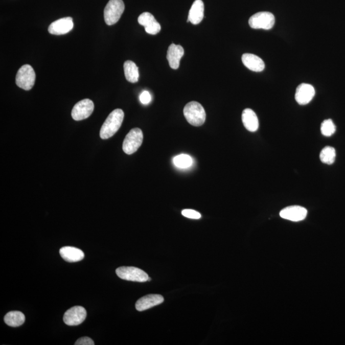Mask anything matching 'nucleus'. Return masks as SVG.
<instances>
[{
    "label": "nucleus",
    "mask_w": 345,
    "mask_h": 345,
    "mask_svg": "<svg viewBox=\"0 0 345 345\" xmlns=\"http://www.w3.org/2000/svg\"><path fill=\"white\" fill-rule=\"evenodd\" d=\"M73 18L66 17L55 20L48 28V32L52 35H61L66 34L73 29Z\"/></svg>",
    "instance_id": "10"
},
{
    "label": "nucleus",
    "mask_w": 345,
    "mask_h": 345,
    "mask_svg": "<svg viewBox=\"0 0 345 345\" xmlns=\"http://www.w3.org/2000/svg\"><path fill=\"white\" fill-rule=\"evenodd\" d=\"M60 254L64 260L70 263L79 262L84 258L83 250L74 247L66 246L61 248Z\"/></svg>",
    "instance_id": "18"
},
{
    "label": "nucleus",
    "mask_w": 345,
    "mask_h": 345,
    "mask_svg": "<svg viewBox=\"0 0 345 345\" xmlns=\"http://www.w3.org/2000/svg\"><path fill=\"white\" fill-rule=\"evenodd\" d=\"M315 90L311 84L302 83L296 88L295 98L297 103L300 105H306L309 103L313 99Z\"/></svg>",
    "instance_id": "13"
},
{
    "label": "nucleus",
    "mask_w": 345,
    "mask_h": 345,
    "mask_svg": "<svg viewBox=\"0 0 345 345\" xmlns=\"http://www.w3.org/2000/svg\"><path fill=\"white\" fill-rule=\"evenodd\" d=\"M163 302L164 298L162 295L150 294V295H146L140 298L135 303V309L137 311H143L155 306L159 305Z\"/></svg>",
    "instance_id": "14"
},
{
    "label": "nucleus",
    "mask_w": 345,
    "mask_h": 345,
    "mask_svg": "<svg viewBox=\"0 0 345 345\" xmlns=\"http://www.w3.org/2000/svg\"><path fill=\"white\" fill-rule=\"evenodd\" d=\"M242 120L245 129L250 132L257 131L259 127L257 115L252 109H244L242 112Z\"/></svg>",
    "instance_id": "19"
},
{
    "label": "nucleus",
    "mask_w": 345,
    "mask_h": 345,
    "mask_svg": "<svg viewBox=\"0 0 345 345\" xmlns=\"http://www.w3.org/2000/svg\"><path fill=\"white\" fill-rule=\"evenodd\" d=\"M125 10L123 0H109L104 9V20L109 26L113 25L119 21Z\"/></svg>",
    "instance_id": "3"
},
{
    "label": "nucleus",
    "mask_w": 345,
    "mask_h": 345,
    "mask_svg": "<svg viewBox=\"0 0 345 345\" xmlns=\"http://www.w3.org/2000/svg\"><path fill=\"white\" fill-rule=\"evenodd\" d=\"M124 73L125 78L130 83H137L139 80V70L134 62L132 61L127 60L125 61L124 65Z\"/></svg>",
    "instance_id": "20"
},
{
    "label": "nucleus",
    "mask_w": 345,
    "mask_h": 345,
    "mask_svg": "<svg viewBox=\"0 0 345 345\" xmlns=\"http://www.w3.org/2000/svg\"><path fill=\"white\" fill-rule=\"evenodd\" d=\"M182 216L189 219H199L201 218V214L198 212L191 209H185L181 211Z\"/></svg>",
    "instance_id": "25"
},
{
    "label": "nucleus",
    "mask_w": 345,
    "mask_h": 345,
    "mask_svg": "<svg viewBox=\"0 0 345 345\" xmlns=\"http://www.w3.org/2000/svg\"><path fill=\"white\" fill-rule=\"evenodd\" d=\"M4 321L10 327H19L25 323V316L20 311H10L5 316Z\"/></svg>",
    "instance_id": "21"
},
{
    "label": "nucleus",
    "mask_w": 345,
    "mask_h": 345,
    "mask_svg": "<svg viewBox=\"0 0 345 345\" xmlns=\"http://www.w3.org/2000/svg\"><path fill=\"white\" fill-rule=\"evenodd\" d=\"M193 158L191 156L187 154L178 155L173 158L174 165L178 168H188L193 165Z\"/></svg>",
    "instance_id": "23"
},
{
    "label": "nucleus",
    "mask_w": 345,
    "mask_h": 345,
    "mask_svg": "<svg viewBox=\"0 0 345 345\" xmlns=\"http://www.w3.org/2000/svg\"><path fill=\"white\" fill-rule=\"evenodd\" d=\"M336 153L333 147H326L321 151L319 158L322 163L332 165L336 159Z\"/></svg>",
    "instance_id": "22"
},
{
    "label": "nucleus",
    "mask_w": 345,
    "mask_h": 345,
    "mask_svg": "<svg viewBox=\"0 0 345 345\" xmlns=\"http://www.w3.org/2000/svg\"><path fill=\"white\" fill-rule=\"evenodd\" d=\"M139 24L145 27V32L150 35H156L160 32L161 27L154 16L149 12H143L138 17Z\"/></svg>",
    "instance_id": "12"
},
{
    "label": "nucleus",
    "mask_w": 345,
    "mask_h": 345,
    "mask_svg": "<svg viewBox=\"0 0 345 345\" xmlns=\"http://www.w3.org/2000/svg\"><path fill=\"white\" fill-rule=\"evenodd\" d=\"M124 112L122 109L113 110L107 117L100 131V136L103 140L109 139L116 134L124 120Z\"/></svg>",
    "instance_id": "1"
},
{
    "label": "nucleus",
    "mask_w": 345,
    "mask_h": 345,
    "mask_svg": "<svg viewBox=\"0 0 345 345\" xmlns=\"http://www.w3.org/2000/svg\"><path fill=\"white\" fill-rule=\"evenodd\" d=\"M204 17V4L202 0H195L189 10L188 22L198 25Z\"/></svg>",
    "instance_id": "17"
},
{
    "label": "nucleus",
    "mask_w": 345,
    "mask_h": 345,
    "mask_svg": "<svg viewBox=\"0 0 345 345\" xmlns=\"http://www.w3.org/2000/svg\"><path fill=\"white\" fill-rule=\"evenodd\" d=\"M184 55V50L182 46L171 43L169 46L167 52V60L170 67L173 69H178L180 66L181 58Z\"/></svg>",
    "instance_id": "15"
},
{
    "label": "nucleus",
    "mask_w": 345,
    "mask_h": 345,
    "mask_svg": "<svg viewBox=\"0 0 345 345\" xmlns=\"http://www.w3.org/2000/svg\"><path fill=\"white\" fill-rule=\"evenodd\" d=\"M308 211L301 206H290L286 207L280 212V216L289 221L298 222L306 218Z\"/></svg>",
    "instance_id": "11"
},
{
    "label": "nucleus",
    "mask_w": 345,
    "mask_h": 345,
    "mask_svg": "<svg viewBox=\"0 0 345 345\" xmlns=\"http://www.w3.org/2000/svg\"><path fill=\"white\" fill-rule=\"evenodd\" d=\"M242 61L243 64L250 71L259 73L264 70V61L262 58L253 54H244L242 56Z\"/></svg>",
    "instance_id": "16"
},
{
    "label": "nucleus",
    "mask_w": 345,
    "mask_h": 345,
    "mask_svg": "<svg viewBox=\"0 0 345 345\" xmlns=\"http://www.w3.org/2000/svg\"><path fill=\"white\" fill-rule=\"evenodd\" d=\"M151 280H152V279H151L150 278H148V281H150Z\"/></svg>",
    "instance_id": "28"
},
{
    "label": "nucleus",
    "mask_w": 345,
    "mask_h": 345,
    "mask_svg": "<svg viewBox=\"0 0 345 345\" xmlns=\"http://www.w3.org/2000/svg\"><path fill=\"white\" fill-rule=\"evenodd\" d=\"M140 102L143 104L147 105L150 103L152 101V97L148 91H143L140 96Z\"/></svg>",
    "instance_id": "26"
},
{
    "label": "nucleus",
    "mask_w": 345,
    "mask_h": 345,
    "mask_svg": "<svg viewBox=\"0 0 345 345\" xmlns=\"http://www.w3.org/2000/svg\"><path fill=\"white\" fill-rule=\"evenodd\" d=\"M118 276L122 280L144 283L148 281V275L140 268L134 267H121L116 270Z\"/></svg>",
    "instance_id": "7"
},
{
    "label": "nucleus",
    "mask_w": 345,
    "mask_h": 345,
    "mask_svg": "<svg viewBox=\"0 0 345 345\" xmlns=\"http://www.w3.org/2000/svg\"><path fill=\"white\" fill-rule=\"evenodd\" d=\"M336 125L331 119L324 120L321 125V134L325 136L329 137L336 132Z\"/></svg>",
    "instance_id": "24"
},
{
    "label": "nucleus",
    "mask_w": 345,
    "mask_h": 345,
    "mask_svg": "<svg viewBox=\"0 0 345 345\" xmlns=\"http://www.w3.org/2000/svg\"><path fill=\"white\" fill-rule=\"evenodd\" d=\"M183 114L187 121L193 126H201L205 122V111L198 102L192 101L187 104L184 107Z\"/></svg>",
    "instance_id": "2"
},
{
    "label": "nucleus",
    "mask_w": 345,
    "mask_h": 345,
    "mask_svg": "<svg viewBox=\"0 0 345 345\" xmlns=\"http://www.w3.org/2000/svg\"><path fill=\"white\" fill-rule=\"evenodd\" d=\"M86 311L83 307L77 306L69 309L63 316V321L69 326H79L85 320Z\"/></svg>",
    "instance_id": "9"
},
{
    "label": "nucleus",
    "mask_w": 345,
    "mask_h": 345,
    "mask_svg": "<svg viewBox=\"0 0 345 345\" xmlns=\"http://www.w3.org/2000/svg\"><path fill=\"white\" fill-rule=\"evenodd\" d=\"M143 139V132L139 128H134L130 130L123 143V150L126 154H132L136 152L142 145Z\"/></svg>",
    "instance_id": "5"
},
{
    "label": "nucleus",
    "mask_w": 345,
    "mask_h": 345,
    "mask_svg": "<svg viewBox=\"0 0 345 345\" xmlns=\"http://www.w3.org/2000/svg\"><path fill=\"white\" fill-rule=\"evenodd\" d=\"M275 24V17L272 13L260 12L249 19V25L253 29L270 30Z\"/></svg>",
    "instance_id": "6"
},
{
    "label": "nucleus",
    "mask_w": 345,
    "mask_h": 345,
    "mask_svg": "<svg viewBox=\"0 0 345 345\" xmlns=\"http://www.w3.org/2000/svg\"><path fill=\"white\" fill-rule=\"evenodd\" d=\"M94 109V104L91 100H82L74 106L72 110V117L76 121H80L87 119L91 114Z\"/></svg>",
    "instance_id": "8"
},
{
    "label": "nucleus",
    "mask_w": 345,
    "mask_h": 345,
    "mask_svg": "<svg viewBox=\"0 0 345 345\" xmlns=\"http://www.w3.org/2000/svg\"><path fill=\"white\" fill-rule=\"evenodd\" d=\"M34 69L30 65H24L18 71L15 83L19 88L25 90H30L34 86L35 81Z\"/></svg>",
    "instance_id": "4"
},
{
    "label": "nucleus",
    "mask_w": 345,
    "mask_h": 345,
    "mask_svg": "<svg viewBox=\"0 0 345 345\" xmlns=\"http://www.w3.org/2000/svg\"><path fill=\"white\" fill-rule=\"evenodd\" d=\"M76 345H94L93 340L88 337H81L80 339L77 340L75 342Z\"/></svg>",
    "instance_id": "27"
}]
</instances>
